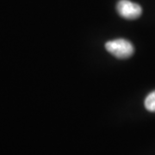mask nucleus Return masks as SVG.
I'll list each match as a JSON object with an SVG mask.
<instances>
[{
    "label": "nucleus",
    "instance_id": "nucleus-1",
    "mask_svg": "<svg viewBox=\"0 0 155 155\" xmlns=\"http://www.w3.org/2000/svg\"><path fill=\"white\" fill-rule=\"evenodd\" d=\"M105 48L109 53L118 59H127L134 54V46L125 39L110 41L105 44Z\"/></svg>",
    "mask_w": 155,
    "mask_h": 155
},
{
    "label": "nucleus",
    "instance_id": "nucleus-3",
    "mask_svg": "<svg viewBox=\"0 0 155 155\" xmlns=\"http://www.w3.org/2000/svg\"><path fill=\"white\" fill-rule=\"evenodd\" d=\"M145 107L148 111L155 112V91H152L145 99Z\"/></svg>",
    "mask_w": 155,
    "mask_h": 155
},
{
    "label": "nucleus",
    "instance_id": "nucleus-2",
    "mask_svg": "<svg viewBox=\"0 0 155 155\" xmlns=\"http://www.w3.org/2000/svg\"><path fill=\"white\" fill-rule=\"evenodd\" d=\"M116 9L121 17L129 20L138 18L142 13L141 7L138 4L129 0H120L117 4Z\"/></svg>",
    "mask_w": 155,
    "mask_h": 155
}]
</instances>
